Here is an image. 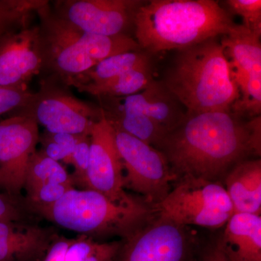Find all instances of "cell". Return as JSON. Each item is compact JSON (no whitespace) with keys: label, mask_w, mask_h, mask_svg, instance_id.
Wrapping results in <instances>:
<instances>
[{"label":"cell","mask_w":261,"mask_h":261,"mask_svg":"<svg viewBox=\"0 0 261 261\" xmlns=\"http://www.w3.org/2000/svg\"><path fill=\"white\" fill-rule=\"evenodd\" d=\"M260 116L244 122L228 111L185 114L158 149L178 179L218 181L250 152L260 154Z\"/></svg>","instance_id":"1"},{"label":"cell","mask_w":261,"mask_h":261,"mask_svg":"<svg viewBox=\"0 0 261 261\" xmlns=\"http://www.w3.org/2000/svg\"><path fill=\"white\" fill-rule=\"evenodd\" d=\"M134 25L141 49L156 54L224 36L236 23L214 0H152L137 10Z\"/></svg>","instance_id":"2"},{"label":"cell","mask_w":261,"mask_h":261,"mask_svg":"<svg viewBox=\"0 0 261 261\" xmlns=\"http://www.w3.org/2000/svg\"><path fill=\"white\" fill-rule=\"evenodd\" d=\"M163 83L187 114L228 111L240 98L232 63L217 38L178 50Z\"/></svg>","instance_id":"3"},{"label":"cell","mask_w":261,"mask_h":261,"mask_svg":"<svg viewBox=\"0 0 261 261\" xmlns=\"http://www.w3.org/2000/svg\"><path fill=\"white\" fill-rule=\"evenodd\" d=\"M28 208L61 227L94 240L111 236L123 240L154 216L152 206L146 202L121 205L99 192L75 188L55 203Z\"/></svg>","instance_id":"4"},{"label":"cell","mask_w":261,"mask_h":261,"mask_svg":"<svg viewBox=\"0 0 261 261\" xmlns=\"http://www.w3.org/2000/svg\"><path fill=\"white\" fill-rule=\"evenodd\" d=\"M167 196L152 205L154 216L181 226H225L234 214L225 187L218 181L182 178Z\"/></svg>","instance_id":"5"},{"label":"cell","mask_w":261,"mask_h":261,"mask_svg":"<svg viewBox=\"0 0 261 261\" xmlns=\"http://www.w3.org/2000/svg\"><path fill=\"white\" fill-rule=\"evenodd\" d=\"M64 84L46 82L13 116H27L50 133L90 135L94 123L103 116L100 107L81 100Z\"/></svg>","instance_id":"6"},{"label":"cell","mask_w":261,"mask_h":261,"mask_svg":"<svg viewBox=\"0 0 261 261\" xmlns=\"http://www.w3.org/2000/svg\"><path fill=\"white\" fill-rule=\"evenodd\" d=\"M112 126L126 171L124 187L143 196L152 206L159 203L171 191V184L178 180L166 156L155 147Z\"/></svg>","instance_id":"7"},{"label":"cell","mask_w":261,"mask_h":261,"mask_svg":"<svg viewBox=\"0 0 261 261\" xmlns=\"http://www.w3.org/2000/svg\"><path fill=\"white\" fill-rule=\"evenodd\" d=\"M36 12L40 18L43 69L51 71L66 87H74L97 62L77 44L69 23L48 7V2Z\"/></svg>","instance_id":"8"},{"label":"cell","mask_w":261,"mask_h":261,"mask_svg":"<svg viewBox=\"0 0 261 261\" xmlns=\"http://www.w3.org/2000/svg\"><path fill=\"white\" fill-rule=\"evenodd\" d=\"M194 242L187 226L154 216L123 239L114 261H190Z\"/></svg>","instance_id":"9"},{"label":"cell","mask_w":261,"mask_h":261,"mask_svg":"<svg viewBox=\"0 0 261 261\" xmlns=\"http://www.w3.org/2000/svg\"><path fill=\"white\" fill-rule=\"evenodd\" d=\"M84 190L99 192L121 205H132L138 201L125 191L123 161L117 147L114 128L104 113L91 130Z\"/></svg>","instance_id":"10"},{"label":"cell","mask_w":261,"mask_h":261,"mask_svg":"<svg viewBox=\"0 0 261 261\" xmlns=\"http://www.w3.org/2000/svg\"><path fill=\"white\" fill-rule=\"evenodd\" d=\"M39 125L27 116L0 122V188L19 199L29 160L39 142Z\"/></svg>","instance_id":"11"},{"label":"cell","mask_w":261,"mask_h":261,"mask_svg":"<svg viewBox=\"0 0 261 261\" xmlns=\"http://www.w3.org/2000/svg\"><path fill=\"white\" fill-rule=\"evenodd\" d=\"M144 2L137 0H75L57 2L53 11L75 28L91 34H126Z\"/></svg>","instance_id":"12"},{"label":"cell","mask_w":261,"mask_h":261,"mask_svg":"<svg viewBox=\"0 0 261 261\" xmlns=\"http://www.w3.org/2000/svg\"><path fill=\"white\" fill-rule=\"evenodd\" d=\"M42 69L39 25L27 24L0 39V87L27 89Z\"/></svg>","instance_id":"13"},{"label":"cell","mask_w":261,"mask_h":261,"mask_svg":"<svg viewBox=\"0 0 261 261\" xmlns=\"http://www.w3.org/2000/svg\"><path fill=\"white\" fill-rule=\"evenodd\" d=\"M58 236L53 227L0 221V261H42Z\"/></svg>","instance_id":"14"},{"label":"cell","mask_w":261,"mask_h":261,"mask_svg":"<svg viewBox=\"0 0 261 261\" xmlns=\"http://www.w3.org/2000/svg\"><path fill=\"white\" fill-rule=\"evenodd\" d=\"M123 107L145 114L163 126L168 132L185 118L181 103L162 82L152 80L139 93L123 97H111Z\"/></svg>","instance_id":"15"},{"label":"cell","mask_w":261,"mask_h":261,"mask_svg":"<svg viewBox=\"0 0 261 261\" xmlns=\"http://www.w3.org/2000/svg\"><path fill=\"white\" fill-rule=\"evenodd\" d=\"M224 187L234 213L260 215V160L235 165L226 174Z\"/></svg>","instance_id":"16"},{"label":"cell","mask_w":261,"mask_h":261,"mask_svg":"<svg viewBox=\"0 0 261 261\" xmlns=\"http://www.w3.org/2000/svg\"><path fill=\"white\" fill-rule=\"evenodd\" d=\"M221 239L238 261H261L260 215L234 213Z\"/></svg>","instance_id":"17"},{"label":"cell","mask_w":261,"mask_h":261,"mask_svg":"<svg viewBox=\"0 0 261 261\" xmlns=\"http://www.w3.org/2000/svg\"><path fill=\"white\" fill-rule=\"evenodd\" d=\"M108 121L126 134L158 148L167 130L143 113L123 107L111 97H99Z\"/></svg>","instance_id":"18"},{"label":"cell","mask_w":261,"mask_h":261,"mask_svg":"<svg viewBox=\"0 0 261 261\" xmlns=\"http://www.w3.org/2000/svg\"><path fill=\"white\" fill-rule=\"evenodd\" d=\"M260 35L236 24L220 42L232 59L233 68L245 72L250 80L261 79Z\"/></svg>","instance_id":"19"},{"label":"cell","mask_w":261,"mask_h":261,"mask_svg":"<svg viewBox=\"0 0 261 261\" xmlns=\"http://www.w3.org/2000/svg\"><path fill=\"white\" fill-rule=\"evenodd\" d=\"M70 25L75 42L97 63L117 55L142 50L137 41L127 34L99 35L84 32L71 24Z\"/></svg>","instance_id":"20"},{"label":"cell","mask_w":261,"mask_h":261,"mask_svg":"<svg viewBox=\"0 0 261 261\" xmlns=\"http://www.w3.org/2000/svg\"><path fill=\"white\" fill-rule=\"evenodd\" d=\"M151 67L130 70L101 83L77 86L79 92L99 97H123L139 93L153 80Z\"/></svg>","instance_id":"21"},{"label":"cell","mask_w":261,"mask_h":261,"mask_svg":"<svg viewBox=\"0 0 261 261\" xmlns=\"http://www.w3.org/2000/svg\"><path fill=\"white\" fill-rule=\"evenodd\" d=\"M147 67H151V63L146 51H130L117 55L98 63L74 87L82 84L101 83L130 70Z\"/></svg>","instance_id":"22"},{"label":"cell","mask_w":261,"mask_h":261,"mask_svg":"<svg viewBox=\"0 0 261 261\" xmlns=\"http://www.w3.org/2000/svg\"><path fill=\"white\" fill-rule=\"evenodd\" d=\"M48 184H63L74 186L71 176L61 163L49 159L40 149L36 151L29 160L23 189L27 194Z\"/></svg>","instance_id":"23"},{"label":"cell","mask_w":261,"mask_h":261,"mask_svg":"<svg viewBox=\"0 0 261 261\" xmlns=\"http://www.w3.org/2000/svg\"><path fill=\"white\" fill-rule=\"evenodd\" d=\"M121 245V242L100 243L80 235L68 249L65 261H114Z\"/></svg>","instance_id":"24"},{"label":"cell","mask_w":261,"mask_h":261,"mask_svg":"<svg viewBox=\"0 0 261 261\" xmlns=\"http://www.w3.org/2000/svg\"><path fill=\"white\" fill-rule=\"evenodd\" d=\"M46 1H0V39L7 33L28 24L32 12Z\"/></svg>","instance_id":"25"},{"label":"cell","mask_w":261,"mask_h":261,"mask_svg":"<svg viewBox=\"0 0 261 261\" xmlns=\"http://www.w3.org/2000/svg\"><path fill=\"white\" fill-rule=\"evenodd\" d=\"M80 135L65 133H50L46 132L39 137L42 143V150L49 159L59 162H66L73 152Z\"/></svg>","instance_id":"26"},{"label":"cell","mask_w":261,"mask_h":261,"mask_svg":"<svg viewBox=\"0 0 261 261\" xmlns=\"http://www.w3.org/2000/svg\"><path fill=\"white\" fill-rule=\"evenodd\" d=\"M227 11L243 18V25L252 32L261 34L260 0H227Z\"/></svg>","instance_id":"27"},{"label":"cell","mask_w":261,"mask_h":261,"mask_svg":"<svg viewBox=\"0 0 261 261\" xmlns=\"http://www.w3.org/2000/svg\"><path fill=\"white\" fill-rule=\"evenodd\" d=\"M89 149H90V135H82L73 152L65 163L72 165L74 172L71 176L73 185H78L81 188H85L86 177L88 168Z\"/></svg>","instance_id":"28"},{"label":"cell","mask_w":261,"mask_h":261,"mask_svg":"<svg viewBox=\"0 0 261 261\" xmlns=\"http://www.w3.org/2000/svg\"><path fill=\"white\" fill-rule=\"evenodd\" d=\"M74 189L73 185L63 184H48L38 187L27 194L25 205H48L61 200L70 190Z\"/></svg>","instance_id":"29"},{"label":"cell","mask_w":261,"mask_h":261,"mask_svg":"<svg viewBox=\"0 0 261 261\" xmlns=\"http://www.w3.org/2000/svg\"><path fill=\"white\" fill-rule=\"evenodd\" d=\"M32 94L27 89L0 87V116L23 107Z\"/></svg>","instance_id":"30"},{"label":"cell","mask_w":261,"mask_h":261,"mask_svg":"<svg viewBox=\"0 0 261 261\" xmlns=\"http://www.w3.org/2000/svg\"><path fill=\"white\" fill-rule=\"evenodd\" d=\"M21 207L18 198L0 192V221H23V212Z\"/></svg>","instance_id":"31"},{"label":"cell","mask_w":261,"mask_h":261,"mask_svg":"<svg viewBox=\"0 0 261 261\" xmlns=\"http://www.w3.org/2000/svg\"><path fill=\"white\" fill-rule=\"evenodd\" d=\"M200 261H238L229 248L220 238L204 249Z\"/></svg>","instance_id":"32"},{"label":"cell","mask_w":261,"mask_h":261,"mask_svg":"<svg viewBox=\"0 0 261 261\" xmlns=\"http://www.w3.org/2000/svg\"><path fill=\"white\" fill-rule=\"evenodd\" d=\"M74 240L75 238H68L59 235L51 244L42 261H65L67 252Z\"/></svg>","instance_id":"33"}]
</instances>
